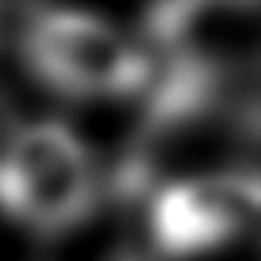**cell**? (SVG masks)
Returning a JSON list of instances; mask_svg holds the SVG:
<instances>
[{
  "mask_svg": "<svg viewBox=\"0 0 261 261\" xmlns=\"http://www.w3.org/2000/svg\"><path fill=\"white\" fill-rule=\"evenodd\" d=\"M98 177L87 146L62 121H37L0 154V211L37 233H65L96 208Z\"/></svg>",
  "mask_w": 261,
  "mask_h": 261,
  "instance_id": "6da1fadb",
  "label": "cell"
},
{
  "mask_svg": "<svg viewBox=\"0 0 261 261\" xmlns=\"http://www.w3.org/2000/svg\"><path fill=\"white\" fill-rule=\"evenodd\" d=\"M23 54L54 90L121 98L152 85V62L118 25L76 9H45L25 23Z\"/></svg>",
  "mask_w": 261,
  "mask_h": 261,
  "instance_id": "7a4b0ae2",
  "label": "cell"
},
{
  "mask_svg": "<svg viewBox=\"0 0 261 261\" xmlns=\"http://www.w3.org/2000/svg\"><path fill=\"white\" fill-rule=\"evenodd\" d=\"M258 214L255 174H205L174 180L149 208L152 242L163 255L191 258L233 242Z\"/></svg>",
  "mask_w": 261,
  "mask_h": 261,
  "instance_id": "3957f363",
  "label": "cell"
},
{
  "mask_svg": "<svg viewBox=\"0 0 261 261\" xmlns=\"http://www.w3.org/2000/svg\"><path fill=\"white\" fill-rule=\"evenodd\" d=\"M253 3H163L146 14V31L166 59L227 70L244 31L255 25Z\"/></svg>",
  "mask_w": 261,
  "mask_h": 261,
  "instance_id": "277c9868",
  "label": "cell"
}]
</instances>
